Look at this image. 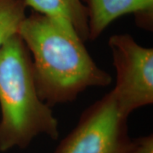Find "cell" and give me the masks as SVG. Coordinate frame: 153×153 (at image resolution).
<instances>
[{
  "label": "cell",
  "instance_id": "1",
  "mask_svg": "<svg viewBox=\"0 0 153 153\" xmlns=\"http://www.w3.org/2000/svg\"><path fill=\"white\" fill-rule=\"evenodd\" d=\"M18 34L31 55L38 95L49 107L74 101L88 88L106 87L112 82L66 22L33 10Z\"/></svg>",
  "mask_w": 153,
  "mask_h": 153
},
{
  "label": "cell",
  "instance_id": "2",
  "mask_svg": "<svg viewBox=\"0 0 153 153\" xmlns=\"http://www.w3.org/2000/svg\"><path fill=\"white\" fill-rule=\"evenodd\" d=\"M0 152L26 149L41 134L58 140V121L38 95L31 55L19 34L0 49Z\"/></svg>",
  "mask_w": 153,
  "mask_h": 153
},
{
  "label": "cell",
  "instance_id": "8",
  "mask_svg": "<svg viewBox=\"0 0 153 153\" xmlns=\"http://www.w3.org/2000/svg\"><path fill=\"white\" fill-rule=\"evenodd\" d=\"M134 147L133 153H153V134L138 137L134 139Z\"/></svg>",
  "mask_w": 153,
  "mask_h": 153
},
{
  "label": "cell",
  "instance_id": "7",
  "mask_svg": "<svg viewBox=\"0 0 153 153\" xmlns=\"http://www.w3.org/2000/svg\"><path fill=\"white\" fill-rule=\"evenodd\" d=\"M27 8L25 0H0V49L19 33Z\"/></svg>",
  "mask_w": 153,
  "mask_h": 153
},
{
  "label": "cell",
  "instance_id": "3",
  "mask_svg": "<svg viewBox=\"0 0 153 153\" xmlns=\"http://www.w3.org/2000/svg\"><path fill=\"white\" fill-rule=\"evenodd\" d=\"M128 117L110 91L82 111L54 153H133L134 141L128 133Z\"/></svg>",
  "mask_w": 153,
  "mask_h": 153
},
{
  "label": "cell",
  "instance_id": "6",
  "mask_svg": "<svg viewBox=\"0 0 153 153\" xmlns=\"http://www.w3.org/2000/svg\"><path fill=\"white\" fill-rule=\"evenodd\" d=\"M33 11L68 23L83 42L88 40V12L82 0H25Z\"/></svg>",
  "mask_w": 153,
  "mask_h": 153
},
{
  "label": "cell",
  "instance_id": "5",
  "mask_svg": "<svg viewBox=\"0 0 153 153\" xmlns=\"http://www.w3.org/2000/svg\"><path fill=\"white\" fill-rule=\"evenodd\" d=\"M88 12V40H95L115 20L134 14L137 24L146 29L152 27L153 0H82Z\"/></svg>",
  "mask_w": 153,
  "mask_h": 153
},
{
  "label": "cell",
  "instance_id": "4",
  "mask_svg": "<svg viewBox=\"0 0 153 153\" xmlns=\"http://www.w3.org/2000/svg\"><path fill=\"white\" fill-rule=\"evenodd\" d=\"M116 85L111 90L120 110L129 115L153 103V49L139 44L129 34L112 35L108 40Z\"/></svg>",
  "mask_w": 153,
  "mask_h": 153
}]
</instances>
